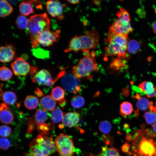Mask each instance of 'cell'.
<instances>
[{
  "instance_id": "37",
  "label": "cell",
  "mask_w": 156,
  "mask_h": 156,
  "mask_svg": "<svg viewBox=\"0 0 156 156\" xmlns=\"http://www.w3.org/2000/svg\"><path fill=\"white\" fill-rule=\"evenodd\" d=\"M10 146V143L7 139L2 137L0 138V146L1 149L3 150L8 149Z\"/></svg>"
},
{
  "instance_id": "4",
  "label": "cell",
  "mask_w": 156,
  "mask_h": 156,
  "mask_svg": "<svg viewBox=\"0 0 156 156\" xmlns=\"http://www.w3.org/2000/svg\"><path fill=\"white\" fill-rule=\"evenodd\" d=\"M50 22L45 13L33 15L28 19L26 29L33 47L36 48L37 47L38 44L37 39L39 34L44 31L50 29Z\"/></svg>"
},
{
  "instance_id": "39",
  "label": "cell",
  "mask_w": 156,
  "mask_h": 156,
  "mask_svg": "<svg viewBox=\"0 0 156 156\" xmlns=\"http://www.w3.org/2000/svg\"><path fill=\"white\" fill-rule=\"evenodd\" d=\"M31 4H34L37 9H41L42 8V2L40 1L28 0Z\"/></svg>"
},
{
  "instance_id": "14",
  "label": "cell",
  "mask_w": 156,
  "mask_h": 156,
  "mask_svg": "<svg viewBox=\"0 0 156 156\" xmlns=\"http://www.w3.org/2000/svg\"><path fill=\"white\" fill-rule=\"evenodd\" d=\"M32 79L34 83L43 86H50L54 83L50 73L45 69L41 70L37 72Z\"/></svg>"
},
{
  "instance_id": "35",
  "label": "cell",
  "mask_w": 156,
  "mask_h": 156,
  "mask_svg": "<svg viewBox=\"0 0 156 156\" xmlns=\"http://www.w3.org/2000/svg\"><path fill=\"white\" fill-rule=\"evenodd\" d=\"M33 51V54L36 57L42 59L48 57V53H47L46 51L41 49H34Z\"/></svg>"
},
{
  "instance_id": "42",
  "label": "cell",
  "mask_w": 156,
  "mask_h": 156,
  "mask_svg": "<svg viewBox=\"0 0 156 156\" xmlns=\"http://www.w3.org/2000/svg\"><path fill=\"white\" fill-rule=\"evenodd\" d=\"M155 105V106H154L153 105L151 106L149 109L151 111L153 112L156 113V102Z\"/></svg>"
},
{
  "instance_id": "44",
  "label": "cell",
  "mask_w": 156,
  "mask_h": 156,
  "mask_svg": "<svg viewBox=\"0 0 156 156\" xmlns=\"http://www.w3.org/2000/svg\"><path fill=\"white\" fill-rule=\"evenodd\" d=\"M152 28L153 31L156 34V21L153 23Z\"/></svg>"
},
{
  "instance_id": "36",
  "label": "cell",
  "mask_w": 156,
  "mask_h": 156,
  "mask_svg": "<svg viewBox=\"0 0 156 156\" xmlns=\"http://www.w3.org/2000/svg\"><path fill=\"white\" fill-rule=\"evenodd\" d=\"M11 133L10 128L6 125H2L0 127V134L3 137L9 136Z\"/></svg>"
},
{
  "instance_id": "10",
  "label": "cell",
  "mask_w": 156,
  "mask_h": 156,
  "mask_svg": "<svg viewBox=\"0 0 156 156\" xmlns=\"http://www.w3.org/2000/svg\"><path fill=\"white\" fill-rule=\"evenodd\" d=\"M61 83L64 89L70 92L76 94L80 90L79 81L73 74H65L61 79Z\"/></svg>"
},
{
  "instance_id": "7",
  "label": "cell",
  "mask_w": 156,
  "mask_h": 156,
  "mask_svg": "<svg viewBox=\"0 0 156 156\" xmlns=\"http://www.w3.org/2000/svg\"><path fill=\"white\" fill-rule=\"evenodd\" d=\"M116 15L117 18L111 24L110 30L118 34L127 35L131 31L129 13L121 8Z\"/></svg>"
},
{
  "instance_id": "8",
  "label": "cell",
  "mask_w": 156,
  "mask_h": 156,
  "mask_svg": "<svg viewBox=\"0 0 156 156\" xmlns=\"http://www.w3.org/2000/svg\"><path fill=\"white\" fill-rule=\"evenodd\" d=\"M56 149L59 156H73L74 147L72 139L67 135L62 133L55 140Z\"/></svg>"
},
{
  "instance_id": "22",
  "label": "cell",
  "mask_w": 156,
  "mask_h": 156,
  "mask_svg": "<svg viewBox=\"0 0 156 156\" xmlns=\"http://www.w3.org/2000/svg\"><path fill=\"white\" fill-rule=\"evenodd\" d=\"M31 4L28 0L21 3L19 6V9L21 14L26 16L32 14L34 10Z\"/></svg>"
},
{
  "instance_id": "23",
  "label": "cell",
  "mask_w": 156,
  "mask_h": 156,
  "mask_svg": "<svg viewBox=\"0 0 156 156\" xmlns=\"http://www.w3.org/2000/svg\"><path fill=\"white\" fill-rule=\"evenodd\" d=\"M13 8L7 1H0V16L3 17L9 16L12 12Z\"/></svg>"
},
{
  "instance_id": "38",
  "label": "cell",
  "mask_w": 156,
  "mask_h": 156,
  "mask_svg": "<svg viewBox=\"0 0 156 156\" xmlns=\"http://www.w3.org/2000/svg\"><path fill=\"white\" fill-rule=\"evenodd\" d=\"M119 59L115 60L112 63V64L114 66V67L117 69L118 68L125 67L126 66L125 62Z\"/></svg>"
},
{
  "instance_id": "2",
  "label": "cell",
  "mask_w": 156,
  "mask_h": 156,
  "mask_svg": "<svg viewBox=\"0 0 156 156\" xmlns=\"http://www.w3.org/2000/svg\"><path fill=\"white\" fill-rule=\"evenodd\" d=\"M107 45L105 49L106 56L114 55L125 58L128 44L127 35L117 34L109 30L107 34Z\"/></svg>"
},
{
  "instance_id": "16",
  "label": "cell",
  "mask_w": 156,
  "mask_h": 156,
  "mask_svg": "<svg viewBox=\"0 0 156 156\" xmlns=\"http://www.w3.org/2000/svg\"><path fill=\"white\" fill-rule=\"evenodd\" d=\"M15 54V49L11 44H6L0 48V60L3 63L8 62L13 58Z\"/></svg>"
},
{
  "instance_id": "40",
  "label": "cell",
  "mask_w": 156,
  "mask_h": 156,
  "mask_svg": "<svg viewBox=\"0 0 156 156\" xmlns=\"http://www.w3.org/2000/svg\"><path fill=\"white\" fill-rule=\"evenodd\" d=\"M122 151L124 153H127L129 151V144L128 143H126L123 144L121 147Z\"/></svg>"
},
{
  "instance_id": "34",
  "label": "cell",
  "mask_w": 156,
  "mask_h": 156,
  "mask_svg": "<svg viewBox=\"0 0 156 156\" xmlns=\"http://www.w3.org/2000/svg\"><path fill=\"white\" fill-rule=\"evenodd\" d=\"M143 117L146 123L149 125H153L156 122V113L153 112H145Z\"/></svg>"
},
{
  "instance_id": "24",
  "label": "cell",
  "mask_w": 156,
  "mask_h": 156,
  "mask_svg": "<svg viewBox=\"0 0 156 156\" xmlns=\"http://www.w3.org/2000/svg\"><path fill=\"white\" fill-rule=\"evenodd\" d=\"M24 104L27 108L31 110L33 109L38 106L39 104L38 99L34 96H27L24 100Z\"/></svg>"
},
{
  "instance_id": "30",
  "label": "cell",
  "mask_w": 156,
  "mask_h": 156,
  "mask_svg": "<svg viewBox=\"0 0 156 156\" xmlns=\"http://www.w3.org/2000/svg\"><path fill=\"white\" fill-rule=\"evenodd\" d=\"M16 24L18 28L21 29H25L27 27L28 24V19L25 16L21 14L17 18Z\"/></svg>"
},
{
  "instance_id": "11",
  "label": "cell",
  "mask_w": 156,
  "mask_h": 156,
  "mask_svg": "<svg viewBox=\"0 0 156 156\" xmlns=\"http://www.w3.org/2000/svg\"><path fill=\"white\" fill-rule=\"evenodd\" d=\"M10 66L14 75L18 76H26L31 67L28 63L21 57L16 58Z\"/></svg>"
},
{
  "instance_id": "26",
  "label": "cell",
  "mask_w": 156,
  "mask_h": 156,
  "mask_svg": "<svg viewBox=\"0 0 156 156\" xmlns=\"http://www.w3.org/2000/svg\"><path fill=\"white\" fill-rule=\"evenodd\" d=\"M138 100L136 103L137 107L142 111H145L149 109L151 106L153 105L152 101H149L145 97H141Z\"/></svg>"
},
{
  "instance_id": "25",
  "label": "cell",
  "mask_w": 156,
  "mask_h": 156,
  "mask_svg": "<svg viewBox=\"0 0 156 156\" xmlns=\"http://www.w3.org/2000/svg\"><path fill=\"white\" fill-rule=\"evenodd\" d=\"M3 101L5 103L9 105L14 104L16 102L17 97L16 94L11 91H6L2 95Z\"/></svg>"
},
{
  "instance_id": "1",
  "label": "cell",
  "mask_w": 156,
  "mask_h": 156,
  "mask_svg": "<svg viewBox=\"0 0 156 156\" xmlns=\"http://www.w3.org/2000/svg\"><path fill=\"white\" fill-rule=\"evenodd\" d=\"M153 135L148 129L136 131L132 147L134 156H156V142L152 138Z\"/></svg>"
},
{
  "instance_id": "15",
  "label": "cell",
  "mask_w": 156,
  "mask_h": 156,
  "mask_svg": "<svg viewBox=\"0 0 156 156\" xmlns=\"http://www.w3.org/2000/svg\"><path fill=\"white\" fill-rule=\"evenodd\" d=\"M80 120V115L77 112H72L65 113L62 121V124L69 127H78Z\"/></svg>"
},
{
  "instance_id": "27",
  "label": "cell",
  "mask_w": 156,
  "mask_h": 156,
  "mask_svg": "<svg viewBox=\"0 0 156 156\" xmlns=\"http://www.w3.org/2000/svg\"><path fill=\"white\" fill-rule=\"evenodd\" d=\"M96 156H121L119 150L113 147H104Z\"/></svg>"
},
{
  "instance_id": "6",
  "label": "cell",
  "mask_w": 156,
  "mask_h": 156,
  "mask_svg": "<svg viewBox=\"0 0 156 156\" xmlns=\"http://www.w3.org/2000/svg\"><path fill=\"white\" fill-rule=\"evenodd\" d=\"M98 67L94 56L90 55L89 53L81 58L78 63L73 68L72 73L77 78L88 77Z\"/></svg>"
},
{
  "instance_id": "19",
  "label": "cell",
  "mask_w": 156,
  "mask_h": 156,
  "mask_svg": "<svg viewBox=\"0 0 156 156\" xmlns=\"http://www.w3.org/2000/svg\"><path fill=\"white\" fill-rule=\"evenodd\" d=\"M51 96L55 100L59 101V104L61 106L65 105L66 102L64 99L65 91L61 87L56 86L52 90Z\"/></svg>"
},
{
  "instance_id": "32",
  "label": "cell",
  "mask_w": 156,
  "mask_h": 156,
  "mask_svg": "<svg viewBox=\"0 0 156 156\" xmlns=\"http://www.w3.org/2000/svg\"><path fill=\"white\" fill-rule=\"evenodd\" d=\"M99 127L101 132L104 134H108L111 131L112 125L109 121L105 120L100 123Z\"/></svg>"
},
{
  "instance_id": "41",
  "label": "cell",
  "mask_w": 156,
  "mask_h": 156,
  "mask_svg": "<svg viewBox=\"0 0 156 156\" xmlns=\"http://www.w3.org/2000/svg\"><path fill=\"white\" fill-rule=\"evenodd\" d=\"M79 0H67V1L69 2V3L73 4H77L79 3Z\"/></svg>"
},
{
  "instance_id": "45",
  "label": "cell",
  "mask_w": 156,
  "mask_h": 156,
  "mask_svg": "<svg viewBox=\"0 0 156 156\" xmlns=\"http://www.w3.org/2000/svg\"><path fill=\"white\" fill-rule=\"evenodd\" d=\"M152 127L154 132L156 134V122L153 125Z\"/></svg>"
},
{
  "instance_id": "20",
  "label": "cell",
  "mask_w": 156,
  "mask_h": 156,
  "mask_svg": "<svg viewBox=\"0 0 156 156\" xmlns=\"http://www.w3.org/2000/svg\"><path fill=\"white\" fill-rule=\"evenodd\" d=\"M40 103L44 110L52 111L55 109L56 102L51 96L46 95L41 99Z\"/></svg>"
},
{
  "instance_id": "12",
  "label": "cell",
  "mask_w": 156,
  "mask_h": 156,
  "mask_svg": "<svg viewBox=\"0 0 156 156\" xmlns=\"http://www.w3.org/2000/svg\"><path fill=\"white\" fill-rule=\"evenodd\" d=\"M64 4L58 0L49 1L46 3V7L48 13L53 17H57L60 20L64 18L62 13Z\"/></svg>"
},
{
  "instance_id": "18",
  "label": "cell",
  "mask_w": 156,
  "mask_h": 156,
  "mask_svg": "<svg viewBox=\"0 0 156 156\" xmlns=\"http://www.w3.org/2000/svg\"><path fill=\"white\" fill-rule=\"evenodd\" d=\"M138 87L141 91L148 98L153 97L156 95L154 85L151 82L143 81L140 84Z\"/></svg>"
},
{
  "instance_id": "31",
  "label": "cell",
  "mask_w": 156,
  "mask_h": 156,
  "mask_svg": "<svg viewBox=\"0 0 156 156\" xmlns=\"http://www.w3.org/2000/svg\"><path fill=\"white\" fill-rule=\"evenodd\" d=\"M12 73L11 70L6 67H1L0 69V79L1 80L6 81L12 77Z\"/></svg>"
},
{
  "instance_id": "43",
  "label": "cell",
  "mask_w": 156,
  "mask_h": 156,
  "mask_svg": "<svg viewBox=\"0 0 156 156\" xmlns=\"http://www.w3.org/2000/svg\"><path fill=\"white\" fill-rule=\"evenodd\" d=\"M36 93L38 96H41L42 94V91L39 89L37 90L36 91Z\"/></svg>"
},
{
  "instance_id": "3",
  "label": "cell",
  "mask_w": 156,
  "mask_h": 156,
  "mask_svg": "<svg viewBox=\"0 0 156 156\" xmlns=\"http://www.w3.org/2000/svg\"><path fill=\"white\" fill-rule=\"evenodd\" d=\"M99 40V36L96 30H90L85 34L76 36L70 41L69 47L64 51L68 53L71 51L77 52L80 50L83 52L95 48Z\"/></svg>"
},
{
  "instance_id": "33",
  "label": "cell",
  "mask_w": 156,
  "mask_h": 156,
  "mask_svg": "<svg viewBox=\"0 0 156 156\" xmlns=\"http://www.w3.org/2000/svg\"><path fill=\"white\" fill-rule=\"evenodd\" d=\"M139 43L135 40H131L128 42L127 50L130 53L134 54L136 53L140 49Z\"/></svg>"
},
{
  "instance_id": "5",
  "label": "cell",
  "mask_w": 156,
  "mask_h": 156,
  "mask_svg": "<svg viewBox=\"0 0 156 156\" xmlns=\"http://www.w3.org/2000/svg\"><path fill=\"white\" fill-rule=\"evenodd\" d=\"M41 134L30 143L31 151L27 153L26 156H50L57 150L52 137Z\"/></svg>"
},
{
  "instance_id": "21",
  "label": "cell",
  "mask_w": 156,
  "mask_h": 156,
  "mask_svg": "<svg viewBox=\"0 0 156 156\" xmlns=\"http://www.w3.org/2000/svg\"><path fill=\"white\" fill-rule=\"evenodd\" d=\"M135 111L133 110L131 103L129 102H123L120 105V114L124 118H129V116Z\"/></svg>"
},
{
  "instance_id": "17",
  "label": "cell",
  "mask_w": 156,
  "mask_h": 156,
  "mask_svg": "<svg viewBox=\"0 0 156 156\" xmlns=\"http://www.w3.org/2000/svg\"><path fill=\"white\" fill-rule=\"evenodd\" d=\"M5 104L2 103L0 107V120L3 123H11L14 120L13 115Z\"/></svg>"
},
{
  "instance_id": "13",
  "label": "cell",
  "mask_w": 156,
  "mask_h": 156,
  "mask_svg": "<svg viewBox=\"0 0 156 156\" xmlns=\"http://www.w3.org/2000/svg\"><path fill=\"white\" fill-rule=\"evenodd\" d=\"M47 118L46 112L42 109L37 110L35 112L34 118H30L29 120L28 132H31L36 126V128L45 123Z\"/></svg>"
},
{
  "instance_id": "29",
  "label": "cell",
  "mask_w": 156,
  "mask_h": 156,
  "mask_svg": "<svg viewBox=\"0 0 156 156\" xmlns=\"http://www.w3.org/2000/svg\"><path fill=\"white\" fill-rule=\"evenodd\" d=\"M85 101L83 98L79 95H76L72 98L71 103L72 106L75 108H79L83 107L85 104Z\"/></svg>"
},
{
  "instance_id": "28",
  "label": "cell",
  "mask_w": 156,
  "mask_h": 156,
  "mask_svg": "<svg viewBox=\"0 0 156 156\" xmlns=\"http://www.w3.org/2000/svg\"><path fill=\"white\" fill-rule=\"evenodd\" d=\"M64 114L61 109L58 108H56L51 114V120L54 123H59L62 121Z\"/></svg>"
},
{
  "instance_id": "9",
  "label": "cell",
  "mask_w": 156,
  "mask_h": 156,
  "mask_svg": "<svg viewBox=\"0 0 156 156\" xmlns=\"http://www.w3.org/2000/svg\"><path fill=\"white\" fill-rule=\"evenodd\" d=\"M60 30L55 31L47 30L41 32L38 37V43L44 47H48L57 42L60 39Z\"/></svg>"
}]
</instances>
